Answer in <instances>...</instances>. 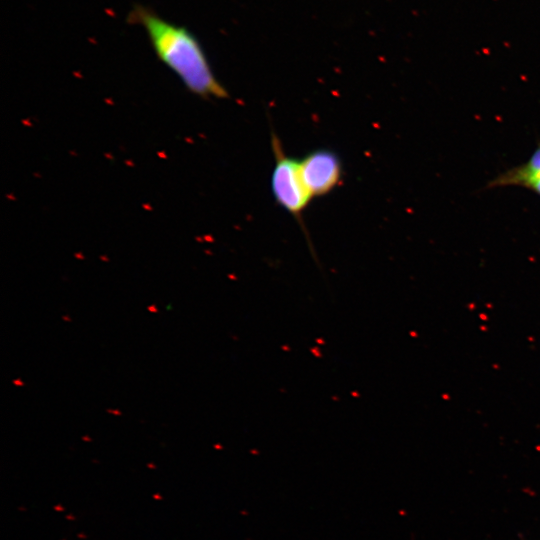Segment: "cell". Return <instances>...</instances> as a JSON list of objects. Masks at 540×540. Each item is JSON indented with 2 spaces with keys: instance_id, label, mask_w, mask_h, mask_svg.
<instances>
[{
  "instance_id": "obj_1",
  "label": "cell",
  "mask_w": 540,
  "mask_h": 540,
  "mask_svg": "<svg viewBox=\"0 0 540 540\" xmlns=\"http://www.w3.org/2000/svg\"><path fill=\"white\" fill-rule=\"evenodd\" d=\"M128 22L146 32L158 59L192 94L203 99H225L228 91L216 78L202 45L186 27L168 21L154 10L135 5Z\"/></svg>"
},
{
  "instance_id": "obj_2",
  "label": "cell",
  "mask_w": 540,
  "mask_h": 540,
  "mask_svg": "<svg viewBox=\"0 0 540 540\" xmlns=\"http://www.w3.org/2000/svg\"><path fill=\"white\" fill-rule=\"evenodd\" d=\"M271 144L275 158L271 177L272 194L283 209L302 222V213L312 197L302 180L299 161L286 155L275 133H272Z\"/></svg>"
},
{
  "instance_id": "obj_3",
  "label": "cell",
  "mask_w": 540,
  "mask_h": 540,
  "mask_svg": "<svg viewBox=\"0 0 540 540\" xmlns=\"http://www.w3.org/2000/svg\"><path fill=\"white\" fill-rule=\"evenodd\" d=\"M304 185L312 198L325 196L336 188L342 179V163L329 149H317L299 161Z\"/></svg>"
},
{
  "instance_id": "obj_4",
  "label": "cell",
  "mask_w": 540,
  "mask_h": 540,
  "mask_svg": "<svg viewBox=\"0 0 540 540\" xmlns=\"http://www.w3.org/2000/svg\"><path fill=\"white\" fill-rule=\"evenodd\" d=\"M520 186L540 196V145L522 165L511 168L493 179L488 188Z\"/></svg>"
}]
</instances>
